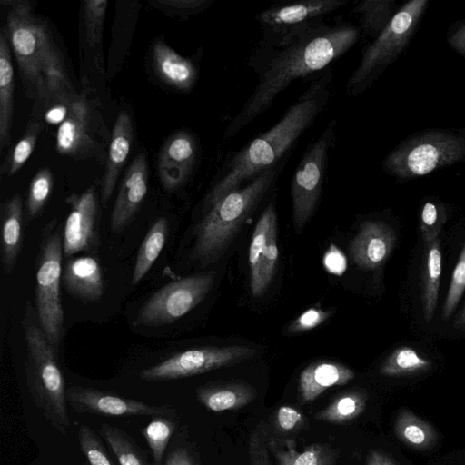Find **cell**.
Returning <instances> with one entry per match:
<instances>
[{"mask_svg":"<svg viewBox=\"0 0 465 465\" xmlns=\"http://www.w3.org/2000/svg\"><path fill=\"white\" fill-rule=\"evenodd\" d=\"M452 325L457 330L465 331V303L460 312L455 316Z\"/></svg>","mask_w":465,"mask_h":465,"instance_id":"51","label":"cell"},{"mask_svg":"<svg viewBox=\"0 0 465 465\" xmlns=\"http://www.w3.org/2000/svg\"><path fill=\"white\" fill-rule=\"evenodd\" d=\"M323 265L328 272L341 275L347 268L344 254L334 244H331L323 256Z\"/></svg>","mask_w":465,"mask_h":465,"instance_id":"47","label":"cell"},{"mask_svg":"<svg viewBox=\"0 0 465 465\" xmlns=\"http://www.w3.org/2000/svg\"><path fill=\"white\" fill-rule=\"evenodd\" d=\"M53 185L54 177L49 169L43 168L35 173L31 181L26 200L28 217L32 219L39 214L50 197Z\"/></svg>","mask_w":465,"mask_h":465,"instance_id":"37","label":"cell"},{"mask_svg":"<svg viewBox=\"0 0 465 465\" xmlns=\"http://www.w3.org/2000/svg\"><path fill=\"white\" fill-rule=\"evenodd\" d=\"M132 141V121L128 113L123 110L118 114L112 132L108 158L101 186L103 204H106L114 193L118 175L129 155Z\"/></svg>","mask_w":465,"mask_h":465,"instance_id":"20","label":"cell"},{"mask_svg":"<svg viewBox=\"0 0 465 465\" xmlns=\"http://www.w3.org/2000/svg\"><path fill=\"white\" fill-rule=\"evenodd\" d=\"M273 422L279 432L292 433L303 427L305 417L297 408L290 405H282L274 413Z\"/></svg>","mask_w":465,"mask_h":465,"instance_id":"43","label":"cell"},{"mask_svg":"<svg viewBox=\"0 0 465 465\" xmlns=\"http://www.w3.org/2000/svg\"><path fill=\"white\" fill-rule=\"evenodd\" d=\"M277 221L275 208L270 203L259 218L252 234L249 249L250 288L255 297L263 295L261 284V274L270 228Z\"/></svg>","mask_w":465,"mask_h":465,"instance_id":"28","label":"cell"},{"mask_svg":"<svg viewBox=\"0 0 465 465\" xmlns=\"http://www.w3.org/2000/svg\"><path fill=\"white\" fill-rule=\"evenodd\" d=\"M330 81L328 73L312 82L272 127L232 154L205 196L203 211L286 159L287 153L326 106L331 95L327 87Z\"/></svg>","mask_w":465,"mask_h":465,"instance_id":"2","label":"cell"},{"mask_svg":"<svg viewBox=\"0 0 465 465\" xmlns=\"http://www.w3.org/2000/svg\"><path fill=\"white\" fill-rule=\"evenodd\" d=\"M14 111V68L5 28L0 33V149L11 142Z\"/></svg>","mask_w":465,"mask_h":465,"instance_id":"26","label":"cell"},{"mask_svg":"<svg viewBox=\"0 0 465 465\" xmlns=\"http://www.w3.org/2000/svg\"><path fill=\"white\" fill-rule=\"evenodd\" d=\"M255 389L245 382H223L201 386L196 391L199 402L214 412L242 409L254 401Z\"/></svg>","mask_w":465,"mask_h":465,"instance_id":"23","label":"cell"},{"mask_svg":"<svg viewBox=\"0 0 465 465\" xmlns=\"http://www.w3.org/2000/svg\"><path fill=\"white\" fill-rule=\"evenodd\" d=\"M446 40L456 53L465 58V18L457 20L450 25Z\"/></svg>","mask_w":465,"mask_h":465,"instance_id":"46","label":"cell"},{"mask_svg":"<svg viewBox=\"0 0 465 465\" xmlns=\"http://www.w3.org/2000/svg\"><path fill=\"white\" fill-rule=\"evenodd\" d=\"M255 353V349L246 345L189 349L143 369L139 377L146 381L191 377L234 365L253 357Z\"/></svg>","mask_w":465,"mask_h":465,"instance_id":"12","label":"cell"},{"mask_svg":"<svg viewBox=\"0 0 465 465\" xmlns=\"http://www.w3.org/2000/svg\"><path fill=\"white\" fill-rule=\"evenodd\" d=\"M148 189V165L144 153L138 154L122 180L115 199L110 228L114 232L124 230L134 218Z\"/></svg>","mask_w":465,"mask_h":465,"instance_id":"16","label":"cell"},{"mask_svg":"<svg viewBox=\"0 0 465 465\" xmlns=\"http://www.w3.org/2000/svg\"><path fill=\"white\" fill-rule=\"evenodd\" d=\"M395 0H362L353 12L360 16L364 35L376 38L389 25L398 11Z\"/></svg>","mask_w":465,"mask_h":465,"instance_id":"32","label":"cell"},{"mask_svg":"<svg viewBox=\"0 0 465 465\" xmlns=\"http://www.w3.org/2000/svg\"><path fill=\"white\" fill-rule=\"evenodd\" d=\"M67 403L77 412L104 416H166L171 406L150 405L143 401L123 398L108 391L82 386L66 390Z\"/></svg>","mask_w":465,"mask_h":465,"instance_id":"14","label":"cell"},{"mask_svg":"<svg viewBox=\"0 0 465 465\" xmlns=\"http://www.w3.org/2000/svg\"><path fill=\"white\" fill-rule=\"evenodd\" d=\"M176 423L166 416H155L143 428V435L151 450L154 464L161 465L168 442L175 430Z\"/></svg>","mask_w":465,"mask_h":465,"instance_id":"35","label":"cell"},{"mask_svg":"<svg viewBox=\"0 0 465 465\" xmlns=\"http://www.w3.org/2000/svg\"><path fill=\"white\" fill-rule=\"evenodd\" d=\"M119 465H151L132 439L121 429L103 424L99 430Z\"/></svg>","mask_w":465,"mask_h":465,"instance_id":"34","label":"cell"},{"mask_svg":"<svg viewBox=\"0 0 465 465\" xmlns=\"http://www.w3.org/2000/svg\"><path fill=\"white\" fill-rule=\"evenodd\" d=\"M441 276V252L439 238L425 243V253L421 268L420 299L424 319L433 318L437 307Z\"/></svg>","mask_w":465,"mask_h":465,"instance_id":"27","label":"cell"},{"mask_svg":"<svg viewBox=\"0 0 465 465\" xmlns=\"http://www.w3.org/2000/svg\"><path fill=\"white\" fill-rule=\"evenodd\" d=\"M368 396L361 390H351L338 395L325 408L315 413L317 420L344 424L359 417L366 409Z\"/></svg>","mask_w":465,"mask_h":465,"instance_id":"31","label":"cell"},{"mask_svg":"<svg viewBox=\"0 0 465 465\" xmlns=\"http://www.w3.org/2000/svg\"><path fill=\"white\" fill-rule=\"evenodd\" d=\"M349 0H301L271 5L255 15L262 30L259 49L283 47L326 24Z\"/></svg>","mask_w":465,"mask_h":465,"instance_id":"9","label":"cell"},{"mask_svg":"<svg viewBox=\"0 0 465 465\" xmlns=\"http://www.w3.org/2000/svg\"><path fill=\"white\" fill-rule=\"evenodd\" d=\"M153 3L180 15H193L208 8L213 0H157Z\"/></svg>","mask_w":465,"mask_h":465,"instance_id":"45","label":"cell"},{"mask_svg":"<svg viewBox=\"0 0 465 465\" xmlns=\"http://www.w3.org/2000/svg\"><path fill=\"white\" fill-rule=\"evenodd\" d=\"M198 155L195 137L181 131L172 135L162 147L157 170L160 182L167 191L181 187L191 174Z\"/></svg>","mask_w":465,"mask_h":465,"instance_id":"15","label":"cell"},{"mask_svg":"<svg viewBox=\"0 0 465 465\" xmlns=\"http://www.w3.org/2000/svg\"><path fill=\"white\" fill-rule=\"evenodd\" d=\"M336 122H330L306 148L292 180V219L297 232L302 231L318 204L328 156L336 139Z\"/></svg>","mask_w":465,"mask_h":465,"instance_id":"10","label":"cell"},{"mask_svg":"<svg viewBox=\"0 0 465 465\" xmlns=\"http://www.w3.org/2000/svg\"><path fill=\"white\" fill-rule=\"evenodd\" d=\"M354 377V371L341 363L326 361L312 362L299 376L298 392L300 401L310 403L326 390L345 385Z\"/></svg>","mask_w":465,"mask_h":465,"instance_id":"19","label":"cell"},{"mask_svg":"<svg viewBox=\"0 0 465 465\" xmlns=\"http://www.w3.org/2000/svg\"><path fill=\"white\" fill-rule=\"evenodd\" d=\"M465 291V242L453 270L450 286L442 306L441 318L448 320Z\"/></svg>","mask_w":465,"mask_h":465,"instance_id":"38","label":"cell"},{"mask_svg":"<svg viewBox=\"0 0 465 465\" xmlns=\"http://www.w3.org/2000/svg\"><path fill=\"white\" fill-rule=\"evenodd\" d=\"M396 242L391 226L380 220L365 221L350 246L353 262L361 268L373 270L382 265Z\"/></svg>","mask_w":465,"mask_h":465,"instance_id":"17","label":"cell"},{"mask_svg":"<svg viewBox=\"0 0 465 465\" xmlns=\"http://www.w3.org/2000/svg\"><path fill=\"white\" fill-rule=\"evenodd\" d=\"M70 212L62 232L63 252L70 257L78 252H92L99 245L95 186L66 199Z\"/></svg>","mask_w":465,"mask_h":465,"instance_id":"13","label":"cell"},{"mask_svg":"<svg viewBox=\"0 0 465 465\" xmlns=\"http://www.w3.org/2000/svg\"><path fill=\"white\" fill-rule=\"evenodd\" d=\"M431 366V361L415 349L401 346L395 349L382 361L380 373L387 377L418 375L428 371Z\"/></svg>","mask_w":465,"mask_h":465,"instance_id":"33","label":"cell"},{"mask_svg":"<svg viewBox=\"0 0 465 465\" xmlns=\"http://www.w3.org/2000/svg\"><path fill=\"white\" fill-rule=\"evenodd\" d=\"M285 161L261 173L244 187L228 193L204 211L194 230L191 254L193 261L207 266L222 257L246 219L274 186Z\"/></svg>","mask_w":465,"mask_h":465,"instance_id":"4","label":"cell"},{"mask_svg":"<svg viewBox=\"0 0 465 465\" xmlns=\"http://www.w3.org/2000/svg\"><path fill=\"white\" fill-rule=\"evenodd\" d=\"M360 38L350 24L322 26L277 49H259L255 64L258 84L224 132L226 139L239 134L267 111L275 99L297 79L324 70L347 53Z\"/></svg>","mask_w":465,"mask_h":465,"instance_id":"1","label":"cell"},{"mask_svg":"<svg viewBox=\"0 0 465 465\" xmlns=\"http://www.w3.org/2000/svg\"><path fill=\"white\" fill-rule=\"evenodd\" d=\"M154 69L159 77L182 91H189L196 82L198 72L192 60L180 55L162 40L153 47Z\"/></svg>","mask_w":465,"mask_h":465,"instance_id":"22","label":"cell"},{"mask_svg":"<svg viewBox=\"0 0 465 465\" xmlns=\"http://www.w3.org/2000/svg\"><path fill=\"white\" fill-rule=\"evenodd\" d=\"M331 315V311L310 308L291 323L287 332L295 334L311 331L323 323Z\"/></svg>","mask_w":465,"mask_h":465,"instance_id":"44","label":"cell"},{"mask_svg":"<svg viewBox=\"0 0 465 465\" xmlns=\"http://www.w3.org/2000/svg\"><path fill=\"white\" fill-rule=\"evenodd\" d=\"M40 129L39 122L28 124L25 134L15 144L11 153L7 170L8 175L16 173L29 159L35 146Z\"/></svg>","mask_w":465,"mask_h":465,"instance_id":"40","label":"cell"},{"mask_svg":"<svg viewBox=\"0 0 465 465\" xmlns=\"http://www.w3.org/2000/svg\"><path fill=\"white\" fill-rule=\"evenodd\" d=\"M22 215V199L19 194H15L2 207L1 257L5 273H10L15 266L21 250Z\"/></svg>","mask_w":465,"mask_h":465,"instance_id":"25","label":"cell"},{"mask_svg":"<svg viewBox=\"0 0 465 465\" xmlns=\"http://www.w3.org/2000/svg\"><path fill=\"white\" fill-rule=\"evenodd\" d=\"M446 220L447 209L443 203L432 199H428L423 203L420 215V225L425 243L439 238Z\"/></svg>","mask_w":465,"mask_h":465,"instance_id":"36","label":"cell"},{"mask_svg":"<svg viewBox=\"0 0 465 465\" xmlns=\"http://www.w3.org/2000/svg\"><path fill=\"white\" fill-rule=\"evenodd\" d=\"M77 436L80 449L89 465H114L100 440L90 427L81 425Z\"/></svg>","mask_w":465,"mask_h":465,"instance_id":"41","label":"cell"},{"mask_svg":"<svg viewBox=\"0 0 465 465\" xmlns=\"http://www.w3.org/2000/svg\"><path fill=\"white\" fill-rule=\"evenodd\" d=\"M165 465H195V463L189 450L181 447L168 454Z\"/></svg>","mask_w":465,"mask_h":465,"instance_id":"49","label":"cell"},{"mask_svg":"<svg viewBox=\"0 0 465 465\" xmlns=\"http://www.w3.org/2000/svg\"><path fill=\"white\" fill-rule=\"evenodd\" d=\"M460 163H465V128H433L402 140L384 158L382 169L405 181Z\"/></svg>","mask_w":465,"mask_h":465,"instance_id":"6","label":"cell"},{"mask_svg":"<svg viewBox=\"0 0 465 465\" xmlns=\"http://www.w3.org/2000/svg\"><path fill=\"white\" fill-rule=\"evenodd\" d=\"M90 108L82 96H75L64 121L59 125L55 137L57 152L62 155H75L87 149L89 136Z\"/></svg>","mask_w":465,"mask_h":465,"instance_id":"21","label":"cell"},{"mask_svg":"<svg viewBox=\"0 0 465 465\" xmlns=\"http://www.w3.org/2000/svg\"><path fill=\"white\" fill-rule=\"evenodd\" d=\"M366 465H398L387 453L380 450H371L366 457Z\"/></svg>","mask_w":465,"mask_h":465,"instance_id":"50","label":"cell"},{"mask_svg":"<svg viewBox=\"0 0 465 465\" xmlns=\"http://www.w3.org/2000/svg\"><path fill=\"white\" fill-rule=\"evenodd\" d=\"M393 428L396 437L402 443L418 450L430 449L438 440L435 428L407 409L397 413Z\"/></svg>","mask_w":465,"mask_h":465,"instance_id":"29","label":"cell"},{"mask_svg":"<svg viewBox=\"0 0 465 465\" xmlns=\"http://www.w3.org/2000/svg\"><path fill=\"white\" fill-rule=\"evenodd\" d=\"M107 5L108 2L105 0L83 2L87 39L91 45L101 42Z\"/></svg>","mask_w":465,"mask_h":465,"instance_id":"39","label":"cell"},{"mask_svg":"<svg viewBox=\"0 0 465 465\" xmlns=\"http://www.w3.org/2000/svg\"><path fill=\"white\" fill-rule=\"evenodd\" d=\"M62 279L71 295L85 302H98L104 292L103 270L93 256L70 259Z\"/></svg>","mask_w":465,"mask_h":465,"instance_id":"18","label":"cell"},{"mask_svg":"<svg viewBox=\"0 0 465 465\" xmlns=\"http://www.w3.org/2000/svg\"><path fill=\"white\" fill-rule=\"evenodd\" d=\"M1 3L8 7L5 30L28 96L46 103L72 97L63 56L29 1Z\"/></svg>","mask_w":465,"mask_h":465,"instance_id":"3","label":"cell"},{"mask_svg":"<svg viewBox=\"0 0 465 465\" xmlns=\"http://www.w3.org/2000/svg\"><path fill=\"white\" fill-rule=\"evenodd\" d=\"M267 444L277 465H334L337 460V451L326 444L314 443L302 450L292 439L268 438Z\"/></svg>","mask_w":465,"mask_h":465,"instance_id":"24","label":"cell"},{"mask_svg":"<svg viewBox=\"0 0 465 465\" xmlns=\"http://www.w3.org/2000/svg\"><path fill=\"white\" fill-rule=\"evenodd\" d=\"M63 254L62 232L56 220L50 221L43 230L35 302L39 323L54 350L60 343L64 326L60 294Z\"/></svg>","mask_w":465,"mask_h":465,"instance_id":"8","label":"cell"},{"mask_svg":"<svg viewBox=\"0 0 465 465\" xmlns=\"http://www.w3.org/2000/svg\"><path fill=\"white\" fill-rule=\"evenodd\" d=\"M264 427L258 425L251 433L248 442L249 465H272Z\"/></svg>","mask_w":465,"mask_h":465,"instance_id":"42","label":"cell"},{"mask_svg":"<svg viewBox=\"0 0 465 465\" xmlns=\"http://www.w3.org/2000/svg\"><path fill=\"white\" fill-rule=\"evenodd\" d=\"M213 281V273H205L165 284L143 304L135 323L155 327L177 321L204 299L212 289Z\"/></svg>","mask_w":465,"mask_h":465,"instance_id":"11","label":"cell"},{"mask_svg":"<svg viewBox=\"0 0 465 465\" xmlns=\"http://www.w3.org/2000/svg\"><path fill=\"white\" fill-rule=\"evenodd\" d=\"M429 5L411 0L401 5L385 29L362 52L358 66L349 76L346 94L364 93L408 47Z\"/></svg>","mask_w":465,"mask_h":465,"instance_id":"7","label":"cell"},{"mask_svg":"<svg viewBox=\"0 0 465 465\" xmlns=\"http://www.w3.org/2000/svg\"><path fill=\"white\" fill-rule=\"evenodd\" d=\"M72 100L68 102H59L53 104L51 108H49L45 113V118L46 122L52 124H61L68 114Z\"/></svg>","mask_w":465,"mask_h":465,"instance_id":"48","label":"cell"},{"mask_svg":"<svg viewBox=\"0 0 465 465\" xmlns=\"http://www.w3.org/2000/svg\"><path fill=\"white\" fill-rule=\"evenodd\" d=\"M168 230V220L161 217L153 223L145 234L136 256L131 280L132 285L138 284L157 260L165 244Z\"/></svg>","mask_w":465,"mask_h":465,"instance_id":"30","label":"cell"},{"mask_svg":"<svg viewBox=\"0 0 465 465\" xmlns=\"http://www.w3.org/2000/svg\"><path fill=\"white\" fill-rule=\"evenodd\" d=\"M27 358L25 363L27 386L43 416L61 434L70 427L65 380L39 321L35 323L31 305L23 320Z\"/></svg>","mask_w":465,"mask_h":465,"instance_id":"5","label":"cell"}]
</instances>
